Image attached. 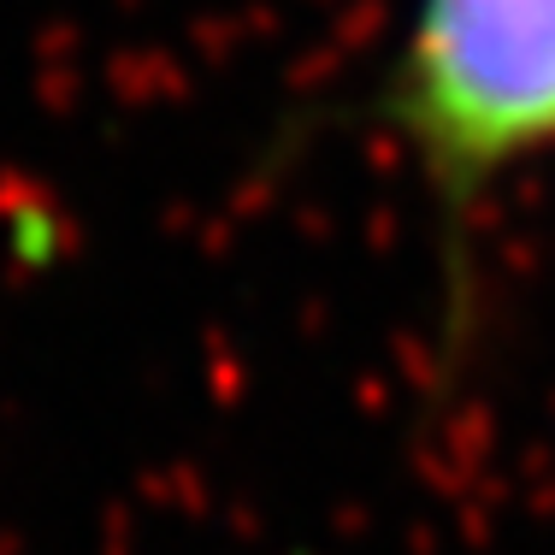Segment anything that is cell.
<instances>
[{
  "mask_svg": "<svg viewBox=\"0 0 555 555\" xmlns=\"http://www.w3.org/2000/svg\"><path fill=\"white\" fill-rule=\"evenodd\" d=\"M443 231V354L473 325V219L520 166L555 154V0H414L385 77Z\"/></svg>",
  "mask_w": 555,
  "mask_h": 555,
  "instance_id": "cell-1",
  "label": "cell"
}]
</instances>
